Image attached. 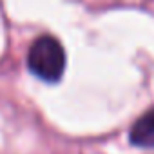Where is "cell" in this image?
Listing matches in <instances>:
<instances>
[{"instance_id": "cell-1", "label": "cell", "mask_w": 154, "mask_h": 154, "mask_svg": "<svg viewBox=\"0 0 154 154\" xmlns=\"http://www.w3.org/2000/svg\"><path fill=\"white\" fill-rule=\"evenodd\" d=\"M27 65L33 74L45 82H58L65 71V51L53 36H40L33 42Z\"/></svg>"}, {"instance_id": "cell-2", "label": "cell", "mask_w": 154, "mask_h": 154, "mask_svg": "<svg viewBox=\"0 0 154 154\" xmlns=\"http://www.w3.org/2000/svg\"><path fill=\"white\" fill-rule=\"evenodd\" d=\"M131 141L136 147H154V107L136 120V123L131 129Z\"/></svg>"}]
</instances>
